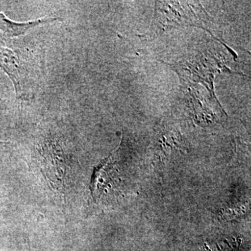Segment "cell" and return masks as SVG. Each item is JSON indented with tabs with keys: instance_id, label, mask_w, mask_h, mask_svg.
Segmentation results:
<instances>
[{
	"instance_id": "obj_3",
	"label": "cell",
	"mask_w": 251,
	"mask_h": 251,
	"mask_svg": "<svg viewBox=\"0 0 251 251\" xmlns=\"http://www.w3.org/2000/svg\"><path fill=\"white\" fill-rule=\"evenodd\" d=\"M58 18L45 17L28 22L18 23L11 21L3 13H0V43L6 44L11 39L24 35L28 31L43 25L55 22Z\"/></svg>"
},
{
	"instance_id": "obj_1",
	"label": "cell",
	"mask_w": 251,
	"mask_h": 251,
	"mask_svg": "<svg viewBox=\"0 0 251 251\" xmlns=\"http://www.w3.org/2000/svg\"><path fill=\"white\" fill-rule=\"evenodd\" d=\"M32 56L19 49L0 46V69L12 81L16 98L27 100L36 93L40 70Z\"/></svg>"
},
{
	"instance_id": "obj_2",
	"label": "cell",
	"mask_w": 251,
	"mask_h": 251,
	"mask_svg": "<svg viewBox=\"0 0 251 251\" xmlns=\"http://www.w3.org/2000/svg\"><path fill=\"white\" fill-rule=\"evenodd\" d=\"M119 148L96 168L91 183V193L95 201L121 181L117 166Z\"/></svg>"
}]
</instances>
